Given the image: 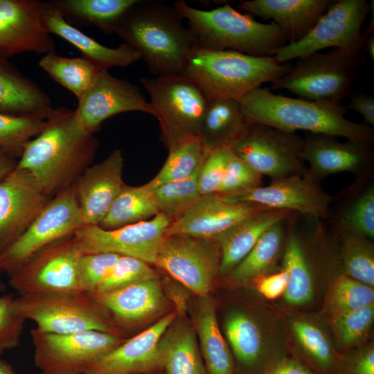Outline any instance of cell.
Here are the masks:
<instances>
[{"mask_svg": "<svg viewBox=\"0 0 374 374\" xmlns=\"http://www.w3.org/2000/svg\"><path fill=\"white\" fill-rule=\"evenodd\" d=\"M303 146V138L295 132L253 123L231 147L238 157L272 181L308 174L301 157Z\"/></svg>", "mask_w": 374, "mask_h": 374, "instance_id": "obj_14", "label": "cell"}, {"mask_svg": "<svg viewBox=\"0 0 374 374\" xmlns=\"http://www.w3.org/2000/svg\"><path fill=\"white\" fill-rule=\"evenodd\" d=\"M30 334L34 364L42 372L49 374H85L125 340L98 330L57 334L35 328Z\"/></svg>", "mask_w": 374, "mask_h": 374, "instance_id": "obj_11", "label": "cell"}, {"mask_svg": "<svg viewBox=\"0 0 374 374\" xmlns=\"http://www.w3.org/2000/svg\"><path fill=\"white\" fill-rule=\"evenodd\" d=\"M38 374H49V373H46L42 372V373H38Z\"/></svg>", "mask_w": 374, "mask_h": 374, "instance_id": "obj_57", "label": "cell"}, {"mask_svg": "<svg viewBox=\"0 0 374 374\" xmlns=\"http://www.w3.org/2000/svg\"><path fill=\"white\" fill-rule=\"evenodd\" d=\"M89 294L109 311L114 321L123 326L145 321L158 313L165 304L159 276L114 291Z\"/></svg>", "mask_w": 374, "mask_h": 374, "instance_id": "obj_29", "label": "cell"}, {"mask_svg": "<svg viewBox=\"0 0 374 374\" xmlns=\"http://www.w3.org/2000/svg\"><path fill=\"white\" fill-rule=\"evenodd\" d=\"M141 82L150 96L167 148L184 138L199 136L209 100L199 86L183 74L143 77Z\"/></svg>", "mask_w": 374, "mask_h": 374, "instance_id": "obj_10", "label": "cell"}, {"mask_svg": "<svg viewBox=\"0 0 374 374\" xmlns=\"http://www.w3.org/2000/svg\"><path fill=\"white\" fill-rule=\"evenodd\" d=\"M51 199L17 166L0 180V252L26 231Z\"/></svg>", "mask_w": 374, "mask_h": 374, "instance_id": "obj_22", "label": "cell"}, {"mask_svg": "<svg viewBox=\"0 0 374 374\" xmlns=\"http://www.w3.org/2000/svg\"><path fill=\"white\" fill-rule=\"evenodd\" d=\"M75 116L85 132L94 134L109 117L127 112L154 116L153 109L139 87L125 79L100 71L95 82L78 100Z\"/></svg>", "mask_w": 374, "mask_h": 374, "instance_id": "obj_20", "label": "cell"}, {"mask_svg": "<svg viewBox=\"0 0 374 374\" xmlns=\"http://www.w3.org/2000/svg\"><path fill=\"white\" fill-rule=\"evenodd\" d=\"M198 170L187 178L167 182L154 189L159 212L174 221L181 217L199 199L202 195L197 183Z\"/></svg>", "mask_w": 374, "mask_h": 374, "instance_id": "obj_44", "label": "cell"}, {"mask_svg": "<svg viewBox=\"0 0 374 374\" xmlns=\"http://www.w3.org/2000/svg\"><path fill=\"white\" fill-rule=\"evenodd\" d=\"M120 256L110 253L82 254L78 262V287L92 293L107 277Z\"/></svg>", "mask_w": 374, "mask_h": 374, "instance_id": "obj_47", "label": "cell"}, {"mask_svg": "<svg viewBox=\"0 0 374 374\" xmlns=\"http://www.w3.org/2000/svg\"><path fill=\"white\" fill-rule=\"evenodd\" d=\"M362 54L339 48L298 59L269 89H287L301 98L341 104L362 65Z\"/></svg>", "mask_w": 374, "mask_h": 374, "instance_id": "obj_8", "label": "cell"}, {"mask_svg": "<svg viewBox=\"0 0 374 374\" xmlns=\"http://www.w3.org/2000/svg\"><path fill=\"white\" fill-rule=\"evenodd\" d=\"M195 323L207 374H235L233 354L220 330L215 304L208 296H202Z\"/></svg>", "mask_w": 374, "mask_h": 374, "instance_id": "obj_34", "label": "cell"}, {"mask_svg": "<svg viewBox=\"0 0 374 374\" xmlns=\"http://www.w3.org/2000/svg\"><path fill=\"white\" fill-rule=\"evenodd\" d=\"M240 103L249 125L339 136L369 148L374 143L373 127L346 118L347 107L341 104L287 97L260 87L242 98Z\"/></svg>", "mask_w": 374, "mask_h": 374, "instance_id": "obj_3", "label": "cell"}, {"mask_svg": "<svg viewBox=\"0 0 374 374\" xmlns=\"http://www.w3.org/2000/svg\"><path fill=\"white\" fill-rule=\"evenodd\" d=\"M167 159L157 175L150 181L152 188L187 178L201 166L207 154L199 136L180 139L168 148Z\"/></svg>", "mask_w": 374, "mask_h": 374, "instance_id": "obj_42", "label": "cell"}, {"mask_svg": "<svg viewBox=\"0 0 374 374\" xmlns=\"http://www.w3.org/2000/svg\"><path fill=\"white\" fill-rule=\"evenodd\" d=\"M369 11L366 0H335L303 38L287 44L274 57L285 63L329 48L362 54L365 38L361 30Z\"/></svg>", "mask_w": 374, "mask_h": 374, "instance_id": "obj_13", "label": "cell"}, {"mask_svg": "<svg viewBox=\"0 0 374 374\" xmlns=\"http://www.w3.org/2000/svg\"><path fill=\"white\" fill-rule=\"evenodd\" d=\"M220 261L217 240L170 235L162 239L154 265L202 297L220 274Z\"/></svg>", "mask_w": 374, "mask_h": 374, "instance_id": "obj_15", "label": "cell"}, {"mask_svg": "<svg viewBox=\"0 0 374 374\" xmlns=\"http://www.w3.org/2000/svg\"><path fill=\"white\" fill-rule=\"evenodd\" d=\"M256 292L265 299L272 301L284 294L288 283V275L280 269L263 275L252 281Z\"/></svg>", "mask_w": 374, "mask_h": 374, "instance_id": "obj_52", "label": "cell"}, {"mask_svg": "<svg viewBox=\"0 0 374 374\" xmlns=\"http://www.w3.org/2000/svg\"><path fill=\"white\" fill-rule=\"evenodd\" d=\"M273 307L283 323L290 354L317 374H334L339 353L326 318L320 312Z\"/></svg>", "mask_w": 374, "mask_h": 374, "instance_id": "obj_19", "label": "cell"}, {"mask_svg": "<svg viewBox=\"0 0 374 374\" xmlns=\"http://www.w3.org/2000/svg\"><path fill=\"white\" fill-rule=\"evenodd\" d=\"M232 154L231 147L207 152L197 174L198 188L202 196L218 193Z\"/></svg>", "mask_w": 374, "mask_h": 374, "instance_id": "obj_48", "label": "cell"}, {"mask_svg": "<svg viewBox=\"0 0 374 374\" xmlns=\"http://www.w3.org/2000/svg\"><path fill=\"white\" fill-rule=\"evenodd\" d=\"M175 318V312L170 313L140 333L125 339L85 374H140L163 368L159 341Z\"/></svg>", "mask_w": 374, "mask_h": 374, "instance_id": "obj_25", "label": "cell"}, {"mask_svg": "<svg viewBox=\"0 0 374 374\" xmlns=\"http://www.w3.org/2000/svg\"><path fill=\"white\" fill-rule=\"evenodd\" d=\"M225 339L244 374H264L290 355L283 323L271 305L233 308L224 317Z\"/></svg>", "mask_w": 374, "mask_h": 374, "instance_id": "obj_7", "label": "cell"}, {"mask_svg": "<svg viewBox=\"0 0 374 374\" xmlns=\"http://www.w3.org/2000/svg\"><path fill=\"white\" fill-rule=\"evenodd\" d=\"M332 234L341 272L374 287L373 240L334 220H332Z\"/></svg>", "mask_w": 374, "mask_h": 374, "instance_id": "obj_35", "label": "cell"}, {"mask_svg": "<svg viewBox=\"0 0 374 374\" xmlns=\"http://www.w3.org/2000/svg\"><path fill=\"white\" fill-rule=\"evenodd\" d=\"M74 184L52 197L26 231L0 252L1 271L10 276L40 250L84 226Z\"/></svg>", "mask_w": 374, "mask_h": 374, "instance_id": "obj_12", "label": "cell"}, {"mask_svg": "<svg viewBox=\"0 0 374 374\" xmlns=\"http://www.w3.org/2000/svg\"><path fill=\"white\" fill-rule=\"evenodd\" d=\"M46 120L0 113V147L19 157L24 145L43 130Z\"/></svg>", "mask_w": 374, "mask_h": 374, "instance_id": "obj_45", "label": "cell"}, {"mask_svg": "<svg viewBox=\"0 0 374 374\" xmlns=\"http://www.w3.org/2000/svg\"><path fill=\"white\" fill-rule=\"evenodd\" d=\"M0 374H17V373L10 364L0 358Z\"/></svg>", "mask_w": 374, "mask_h": 374, "instance_id": "obj_56", "label": "cell"}, {"mask_svg": "<svg viewBox=\"0 0 374 374\" xmlns=\"http://www.w3.org/2000/svg\"><path fill=\"white\" fill-rule=\"evenodd\" d=\"M266 209L257 204L229 202L217 194L202 195L181 217L172 222L165 235L216 240L239 222Z\"/></svg>", "mask_w": 374, "mask_h": 374, "instance_id": "obj_26", "label": "cell"}, {"mask_svg": "<svg viewBox=\"0 0 374 374\" xmlns=\"http://www.w3.org/2000/svg\"><path fill=\"white\" fill-rule=\"evenodd\" d=\"M53 109L45 91L0 57V113L46 120Z\"/></svg>", "mask_w": 374, "mask_h": 374, "instance_id": "obj_30", "label": "cell"}, {"mask_svg": "<svg viewBox=\"0 0 374 374\" xmlns=\"http://www.w3.org/2000/svg\"><path fill=\"white\" fill-rule=\"evenodd\" d=\"M42 17L48 33L65 39L100 71L127 66L141 60L138 52L125 43L117 47L104 46L77 27L69 24L51 1H43Z\"/></svg>", "mask_w": 374, "mask_h": 374, "instance_id": "obj_28", "label": "cell"}, {"mask_svg": "<svg viewBox=\"0 0 374 374\" xmlns=\"http://www.w3.org/2000/svg\"><path fill=\"white\" fill-rule=\"evenodd\" d=\"M334 374H374L373 341L339 353Z\"/></svg>", "mask_w": 374, "mask_h": 374, "instance_id": "obj_51", "label": "cell"}, {"mask_svg": "<svg viewBox=\"0 0 374 374\" xmlns=\"http://www.w3.org/2000/svg\"><path fill=\"white\" fill-rule=\"evenodd\" d=\"M123 166L121 150L114 149L76 180L75 192L84 226L99 225L106 216L124 184Z\"/></svg>", "mask_w": 374, "mask_h": 374, "instance_id": "obj_24", "label": "cell"}, {"mask_svg": "<svg viewBox=\"0 0 374 374\" xmlns=\"http://www.w3.org/2000/svg\"><path fill=\"white\" fill-rule=\"evenodd\" d=\"M98 141L77 121L74 110L53 108L42 132L28 141L17 168L26 170L52 198L73 185L91 163Z\"/></svg>", "mask_w": 374, "mask_h": 374, "instance_id": "obj_1", "label": "cell"}, {"mask_svg": "<svg viewBox=\"0 0 374 374\" xmlns=\"http://www.w3.org/2000/svg\"><path fill=\"white\" fill-rule=\"evenodd\" d=\"M219 195L229 202L290 211L318 220L330 218L333 199L308 174L272 180L267 186L240 193Z\"/></svg>", "mask_w": 374, "mask_h": 374, "instance_id": "obj_18", "label": "cell"}, {"mask_svg": "<svg viewBox=\"0 0 374 374\" xmlns=\"http://www.w3.org/2000/svg\"><path fill=\"white\" fill-rule=\"evenodd\" d=\"M4 290L0 283V292ZM26 321L17 309L15 298L0 295V354L19 344Z\"/></svg>", "mask_w": 374, "mask_h": 374, "instance_id": "obj_49", "label": "cell"}, {"mask_svg": "<svg viewBox=\"0 0 374 374\" xmlns=\"http://www.w3.org/2000/svg\"><path fill=\"white\" fill-rule=\"evenodd\" d=\"M54 81L66 88L78 100L95 82L100 70L84 57H67L50 52L39 63Z\"/></svg>", "mask_w": 374, "mask_h": 374, "instance_id": "obj_40", "label": "cell"}, {"mask_svg": "<svg viewBox=\"0 0 374 374\" xmlns=\"http://www.w3.org/2000/svg\"><path fill=\"white\" fill-rule=\"evenodd\" d=\"M248 125L239 100L211 98L202 119L199 137L207 152L231 147L244 134Z\"/></svg>", "mask_w": 374, "mask_h": 374, "instance_id": "obj_33", "label": "cell"}, {"mask_svg": "<svg viewBox=\"0 0 374 374\" xmlns=\"http://www.w3.org/2000/svg\"><path fill=\"white\" fill-rule=\"evenodd\" d=\"M371 171L357 177V181L349 189L344 204L332 220L339 222L374 239V183Z\"/></svg>", "mask_w": 374, "mask_h": 374, "instance_id": "obj_39", "label": "cell"}, {"mask_svg": "<svg viewBox=\"0 0 374 374\" xmlns=\"http://www.w3.org/2000/svg\"><path fill=\"white\" fill-rule=\"evenodd\" d=\"M82 255L73 235L40 250L10 276L9 285L20 294L78 291Z\"/></svg>", "mask_w": 374, "mask_h": 374, "instance_id": "obj_16", "label": "cell"}, {"mask_svg": "<svg viewBox=\"0 0 374 374\" xmlns=\"http://www.w3.org/2000/svg\"><path fill=\"white\" fill-rule=\"evenodd\" d=\"M1 271H0V274H1Z\"/></svg>", "mask_w": 374, "mask_h": 374, "instance_id": "obj_58", "label": "cell"}, {"mask_svg": "<svg viewBox=\"0 0 374 374\" xmlns=\"http://www.w3.org/2000/svg\"><path fill=\"white\" fill-rule=\"evenodd\" d=\"M17 310L37 328L65 334L98 330L118 334L109 311L96 299L81 291L20 294L15 298Z\"/></svg>", "mask_w": 374, "mask_h": 374, "instance_id": "obj_9", "label": "cell"}, {"mask_svg": "<svg viewBox=\"0 0 374 374\" xmlns=\"http://www.w3.org/2000/svg\"><path fill=\"white\" fill-rule=\"evenodd\" d=\"M292 66L290 62H278L274 56L195 47L181 74L199 86L209 99L240 101L262 84L273 83L285 75Z\"/></svg>", "mask_w": 374, "mask_h": 374, "instance_id": "obj_5", "label": "cell"}, {"mask_svg": "<svg viewBox=\"0 0 374 374\" xmlns=\"http://www.w3.org/2000/svg\"><path fill=\"white\" fill-rule=\"evenodd\" d=\"M155 277L158 274L150 264L133 257L120 256L107 277L93 292H111Z\"/></svg>", "mask_w": 374, "mask_h": 374, "instance_id": "obj_46", "label": "cell"}, {"mask_svg": "<svg viewBox=\"0 0 374 374\" xmlns=\"http://www.w3.org/2000/svg\"><path fill=\"white\" fill-rule=\"evenodd\" d=\"M326 319L337 352L344 353L371 340L374 304Z\"/></svg>", "mask_w": 374, "mask_h": 374, "instance_id": "obj_43", "label": "cell"}, {"mask_svg": "<svg viewBox=\"0 0 374 374\" xmlns=\"http://www.w3.org/2000/svg\"><path fill=\"white\" fill-rule=\"evenodd\" d=\"M184 20L173 3L138 0L114 33L138 52L154 76L181 74L196 47Z\"/></svg>", "mask_w": 374, "mask_h": 374, "instance_id": "obj_2", "label": "cell"}, {"mask_svg": "<svg viewBox=\"0 0 374 374\" xmlns=\"http://www.w3.org/2000/svg\"><path fill=\"white\" fill-rule=\"evenodd\" d=\"M138 0H53L66 21L75 27L94 26L113 34L123 15Z\"/></svg>", "mask_w": 374, "mask_h": 374, "instance_id": "obj_36", "label": "cell"}, {"mask_svg": "<svg viewBox=\"0 0 374 374\" xmlns=\"http://www.w3.org/2000/svg\"><path fill=\"white\" fill-rule=\"evenodd\" d=\"M374 304V287L341 271L330 281L320 313L326 319Z\"/></svg>", "mask_w": 374, "mask_h": 374, "instance_id": "obj_41", "label": "cell"}, {"mask_svg": "<svg viewBox=\"0 0 374 374\" xmlns=\"http://www.w3.org/2000/svg\"><path fill=\"white\" fill-rule=\"evenodd\" d=\"M335 0L242 1V12L271 19L284 32L288 44L303 38L316 25Z\"/></svg>", "mask_w": 374, "mask_h": 374, "instance_id": "obj_27", "label": "cell"}, {"mask_svg": "<svg viewBox=\"0 0 374 374\" xmlns=\"http://www.w3.org/2000/svg\"><path fill=\"white\" fill-rule=\"evenodd\" d=\"M294 213L275 223L263 233L247 256L228 275L233 283H247L276 271L282 260Z\"/></svg>", "mask_w": 374, "mask_h": 374, "instance_id": "obj_32", "label": "cell"}, {"mask_svg": "<svg viewBox=\"0 0 374 374\" xmlns=\"http://www.w3.org/2000/svg\"><path fill=\"white\" fill-rule=\"evenodd\" d=\"M42 4L39 0H0V57L55 51L42 20Z\"/></svg>", "mask_w": 374, "mask_h": 374, "instance_id": "obj_21", "label": "cell"}, {"mask_svg": "<svg viewBox=\"0 0 374 374\" xmlns=\"http://www.w3.org/2000/svg\"><path fill=\"white\" fill-rule=\"evenodd\" d=\"M310 237L302 236L294 227L293 217L281 260L288 275L283 306L305 310L325 292L341 267L334 240L322 224Z\"/></svg>", "mask_w": 374, "mask_h": 374, "instance_id": "obj_6", "label": "cell"}, {"mask_svg": "<svg viewBox=\"0 0 374 374\" xmlns=\"http://www.w3.org/2000/svg\"><path fill=\"white\" fill-rule=\"evenodd\" d=\"M301 159L309 164L308 175L320 181L329 175L351 172L359 177L371 171L373 152L371 148L337 137L305 133Z\"/></svg>", "mask_w": 374, "mask_h": 374, "instance_id": "obj_23", "label": "cell"}, {"mask_svg": "<svg viewBox=\"0 0 374 374\" xmlns=\"http://www.w3.org/2000/svg\"><path fill=\"white\" fill-rule=\"evenodd\" d=\"M193 329L175 321L159 341L163 368L168 374H207L199 354Z\"/></svg>", "mask_w": 374, "mask_h": 374, "instance_id": "obj_37", "label": "cell"}, {"mask_svg": "<svg viewBox=\"0 0 374 374\" xmlns=\"http://www.w3.org/2000/svg\"><path fill=\"white\" fill-rule=\"evenodd\" d=\"M149 182L138 186L123 184L106 216L98 226L114 229L148 220L159 213Z\"/></svg>", "mask_w": 374, "mask_h": 374, "instance_id": "obj_38", "label": "cell"}, {"mask_svg": "<svg viewBox=\"0 0 374 374\" xmlns=\"http://www.w3.org/2000/svg\"><path fill=\"white\" fill-rule=\"evenodd\" d=\"M262 177L233 151L217 194H233L260 186Z\"/></svg>", "mask_w": 374, "mask_h": 374, "instance_id": "obj_50", "label": "cell"}, {"mask_svg": "<svg viewBox=\"0 0 374 374\" xmlns=\"http://www.w3.org/2000/svg\"><path fill=\"white\" fill-rule=\"evenodd\" d=\"M264 374H317L301 361L288 355L270 366Z\"/></svg>", "mask_w": 374, "mask_h": 374, "instance_id": "obj_53", "label": "cell"}, {"mask_svg": "<svg viewBox=\"0 0 374 374\" xmlns=\"http://www.w3.org/2000/svg\"><path fill=\"white\" fill-rule=\"evenodd\" d=\"M172 221L159 212L148 220L114 229L84 226L73 238L82 254L110 253L154 265L161 240Z\"/></svg>", "mask_w": 374, "mask_h": 374, "instance_id": "obj_17", "label": "cell"}, {"mask_svg": "<svg viewBox=\"0 0 374 374\" xmlns=\"http://www.w3.org/2000/svg\"><path fill=\"white\" fill-rule=\"evenodd\" d=\"M173 6L187 21L198 48L273 57L288 44L275 22L260 23L228 3L211 10L192 7L184 0L175 1Z\"/></svg>", "mask_w": 374, "mask_h": 374, "instance_id": "obj_4", "label": "cell"}, {"mask_svg": "<svg viewBox=\"0 0 374 374\" xmlns=\"http://www.w3.org/2000/svg\"><path fill=\"white\" fill-rule=\"evenodd\" d=\"M17 162L15 156L0 147V180L16 168Z\"/></svg>", "mask_w": 374, "mask_h": 374, "instance_id": "obj_55", "label": "cell"}, {"mask_svg": "<svg viewBox=\"0 0 374 374\" xmlns=\"http://www.w3.org/2000/svg\"><path fill=\"white\" fill-rule=\"evenodd\" d=\"M347 108H350L360 114L366 125H374V98L373 96L364 93L354 94Z\"/></svg>", "mask_w": 374, "mask_h": 374, "instance_id": "obj_54", "label": "cell"}, {"mask_svg": "<svg viewBox=\"0 0 374 374\" xmlns=\"http://www.w3.org/2000/svg\"><path fill=\"white\" fill-rule=\"evenodd\" d=\"M292 213L268 208L247 217L218 237L216 240L221 253L220 274L229 275L271 226Z\"/></svg>", "mask_w": 374, "mask_h": 374, "instance_id": "obj_31", "label": "cell"}]
</instances>
